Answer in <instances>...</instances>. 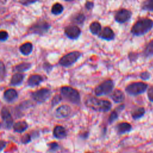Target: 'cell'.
Masks as SVG:
<instances>
[{
    "label": "cell",
    "instance_id": "cell-2",
    "mask_svg": "<svg viewBox=\"0 0 153 153\" xmlns=\"http://www.w3.org/2000/svg\"><path fill=\"white\" fill-rule=\"evenodd\" d=\"M85 105L93 111L101 112H106L112 108V103L110 101L94 97L88 98L85 101Z\"/></svg>",
    "mask_w": 153,
    "mask_h": 153
},
{
    "label": "cell",
    "instance_id": "cell-28",
    "mask_svg": "<svg viewBox=\"0 0 153 153\" xmlns=\"http://www.w3.org/2000/svg\"><path fill=\"white\" fill-rule=\"evenodd\" d=\"M63 6L60 3L54 4L51 8V13L54 15H59L63 11Z\"/></svg>",
    "mask_w": 153,
    "mask_h": 153
},
{
    "label": "cell",
    "instance_id": "cell-40",
    "mask_svg": "<svg viewBox=\"0 0 153 153\" xmlns=\"http://www.w3.org/2000/svg\"><path fill=\"white\" fill-rule=\"evenodd\" d=\"M36 1H20V3H22L23 5H29L30 4H32V3H34Z\"/></svg>",
    "mask_w": 153,
    "mask_h": 153
},
{
    "label": "cell",
    "instance_id": "cell-27",
    "mask_svg": "<svg viewBox=\"0 0 153 153\" xmlns=\"http://www.w3.org/2000/svg\"><path fill=\"white\" fill-rule=\"evenodd\" d=\"M31 68V64L29 63H26V62H23L22 63H20L17 65H16L14 68V71L16 72H22L27 71Z\"/></svg>",
    "mask_w": 153,
    "mask_h": 153
},
{
    "label": "cell",
    "instance_id": "cell-20",
    "mask_svg": "<svg viewBox=\"0 0 153 153\" xmlns=\"http://www.w3.org/2000/svg\"><path fill=\"white\" fill-rule=\"evenodd\" d=\"M145 114V109L143 107H136L131 111V116L134 120L142 118Z\"/></svg>",
    "mask_w": 153,
    "mask_h": 153
},
{
    "label": "cell",
    "instance_id": "cell-26",
    "mask_svg": "<svg viewBox=\"0 0 153 153\" xmlns=\"http://www.w3.org/2000/svg\"><path fill=\"white\" fill-rule=\"evenodd\" d=\"M24 78V75L20 73H16L13 75L11 79V84L13 85H18L20 84Z\"/></svg>",
    "mask_w": 153,
    "mask_h": 153
},
{
    "label": "cell",
    "instance_id": "cell-25",
    "mask_svg": "<svg viewBox=\"0 0 153 153\" xmlns=\"http://www.w3.org/2000/svg\"><path fill=\"white\" fill-rule=\"evenodd\" d=\"M89 30L92 34L98 35V34L102 30V26L100 23L98 22H92L89 26Z\"/></svg>",
    "mask_w": 153,
    "mask_h": 153
},
{
    "label": "cell",
    "instance_id": "cell-36",
    "mask_svg": "<svg viewBox=\"0 0 153 153\" xmlns=\"http://www.w3.org/2000/svg\"><path fill=\"white\" fill-rule=\"evenodd\" d=\"M8 37V34L6 31H4V30L0 31V41H6Z\"/></svg>",
    "mask_w": 153,
    "mask_h": 153
},
{
    "label": "cell",
    "instance_id": "cell-23",
    "mask_svg": "<svg viewBox=\"0 0 153 153\" xmlns=\"http://www.w3.org/2000/svg\"><path fill=\"white\" fill-rule=\"evenodd\" d=\"M28 127L27 123L25 121H20L16 123L13 125V129L16 132L22 133L25 131Z\"/></svg>",
    "mask_w": 153,
    "mask_h": 153
},
{
    "label": "cell",
    "instance_id": "cell-11",
    "mask_svg": "<svg viewBox=\"0 0 153 153\" xmlns=\"http://www.w3.org/2000/svg\"><path fill=\"white\" fill-rule=\"evenodd\" d=\"M1 117L4 127L7 128H10L13 124V119L7 108H2L1 110Z\"/></svg>",
    "mask_w": 153,
    "mask_h": 153
},
{
    "label": "cell",
    "instance_id": "cell-21",
    "mask_svg": "<svg viewBox=\"0 0 153 153\" xmlns=\"http://www.w3.org/2000/svg\"><path fill=\"white\" fill-rule=\"evenodd\" d=\"M43 81L42 77L39 75H31L28 80L27 84L30 87H35L39 85Z\"/></svg>",
    "mask_w": 153,
    "mask_h": 153
},
{
    "label": "cell",
    "instance_id": "cell-30",
    "mask_svg": "<svg viewBox=\"0 0 153 153\" xmlns=\"http://www.w3.org/2000/svg\"><path fill=\"white\" fill-rule=\"evenodd\" d=\"M5 76V68L3 62L0 61V80H2Z\"/></svg>",
    "mask_w": 153,
    "mask_h": 153
},
{
    "label": "cell",
    "instance_id": "cell-18",
    "mask_svg": "<svg viewBox=\"0 0 153 153\" xmlns=\"http://www.w3.org/2000/svg\"><path fill=\"white\" fill-rule=\"evenodd\" d=\"M85 16L82 13L75 14L71 18V22L74 25H82L85 20Z\"/></svg>",
    "mask_w": 153,
    "mask_h": 153
},
{
    "label": "cell",
    "instance_id": "cell-19",
    "mask_svg": "<svg viewBox=\"0 0 153 153\" xmlns=\"http://www.w3.org/2000/svg\"><path fill=\"white\" fill-rule=\"evenodd\" d=\"M124 107H125V106L124 104L120 105L118 107L116 108V109H114V111L111 112V113L110 114L109 118H108V122L109 124L114 123L118 118V115H119V112H120L121 111H123L124 109Z\"/></svg>",
    "mask_w": 153,
    "mask_h": 153
},
{
    "label": "cell",
    "instance_id": "cell-37",
    "mask_svg": "<svg viewBox=\"0 0 153 153\" xmlns=\"http://www.w3.org/2000/svg\"><path fill=\"white\" fill-rule=\"evenodd\" d=\"M48 146H49V148H50V149L51 150V151H56L59 148V145L56 142H51L48 144Z\"/></svg>",
    "mask_w": 153,
    "mask_h": 153
},
{
    "label": "cell",
    "instance_id": "cell-8",
    "mask_svg": "<svg viewBox=\"0 0 153 153\" xmlns=\"http://www.w3.org/2000/svg\"><path fill=\"white\" fill-rule=\"evenodd\" d=\"M132 16V13L129 10L126 8H121L118 10L115 15V20L120 24H123L130 20Z\"/></svg>",
    "mask_w": 153,
    "mask_h": 153
},
{
    "label": "cell",
    "instance_id": "cell-39",
    "mask_svg": "<svg viewBox=\"0 0 153 153\" xmlns=\"http://www.w3.org/2000/svg\"><path fill=\"white\" fill-rule=\"evenodd\" d=\"M6 146V142L4 140H0V151L3 150Z\"/></svg>",
    "mask_w": 153,
    "mask_h": 153
},
{
    "label": "cell",
    "instance_id": "cell-13",
    "mask_svg": "<svg viewBox=\"0 0 153 153\" xmlns=\"http://www.w3.org/2000/svg\"><path fill=\"white\" fill-rule=\"evenodd\" d=\"M98 37L106 41H111L115 38V35L114 30L109 27H105L98 34Z\"/></svg>",
    "mask_w": 153,
    "mask_h": 153
},
{
    "label": "cell",
    "instance_id": "cell-5",
    "mask_svg": "<svg viewBox=\"0 0 153 153\" xmlns=\"http://www.w3.org/2000/svg\"><path fill=\"white\" fill-rule=\"evenodd\" d=\"M148 84L143 82H134L129 84L126 88V92L131 96H137L146 91Z\"/></svg>",
    "mask_w": 153,
    "mask_h": 153
},
{
    "label": "cell",
    "instance_id": "cell-32",
    "mask_svg": "<svg viewBox=\"0 0 153 153\" xmlns=\"http://www.w3.org/2000/svg\"><path fill=\"white\" fill-rule=\"evenodd\" d=\"M21 141L22 143L27 144L31 141V136L28 133H26L22 136L21 139Z\"/></svg>",
    "mask_w": 153,
    "mask_h": 153
},
{
    "label": "cell",
    "instance_id": "cell-41",
    "mask_svg": "<svg viewBox=\"0 0 153 153\" xmlns=\"http://www.w3.org/2000/svg\"><path fill=\"white\" fill-rule=\"evenodd\" d=\"M0 127H1V123H0Z\"/></svg>",
    "mask_w": 153,
    "mask_h": 153
},
{
    "label": "cell",
    "instance_id": "cell-35",
    "mask_svg": "<svg viewBox=\"0 0 153 153\" xmlns=\"http://www.w3.org/2000/svg\"><path fill=\"white\" fill-rule=\"evenodd\" d=\"M147 96L149 100L153 102V86H151L147 90Z\"/></svg>",
    "mask_w": 153,
    "mask_h": 153
},
{
    "label": "cell",
    "instance_id": "cell-16",
    "mask_svg": "<svg viewBox=\"0 0 153 153\" xmlns=\"http://www.w3.org/2000/svg\"><path fill=\"white\" fill-rule=\"evenodd\" d=\"M54 136L59 139H64L67 133L66 129L62 126H56L53 130Z\"/></svg>",
    "mask_w": 153,
    "mask_h": 153
},
{
    "label": "cell",
    "instance_id": "cell-15",
    "mask_svg": "<svg viewBox=\"0 0 153 153\" xmlns=\"http://www.w3.org/2000/svg\"><path fill=\"white\" fill-rule=\"evenodd\" d=\"M132 127L131 126L126 122H122L118 124L116 127L115 129L118 134H124L126 133H128L131 130Z\"/></svg>",
    "mask_w": 153,
    "mask_h": 153
},
{
    "label": "cell",
    "instance_id": "cell-24",
    "mask_svg": "<svg viewBox=\"0 0 153 153\" xmlns=\"http://www.w3.org/2000/svg\"><path fill=\"white\" fill-rule=\"evenodd\" d=\"M20 51L25 56L29 55L31 53L33 50V45L30 42H26L22 44L20 48Z\"/></svg>",
    "mask_w": 153,
    "mask_h": 153
},
{
    "label": "cell",
    "instance_id": "cell-14",
    "mask_svg": "<svg viewBox=\"0 0 153 153\" xmlns=\"http://www.w3.org/2000/svg\"><path fill=\"white\" fill-rule=\"evenodd\" d=\"M110 97L111 99L117 103H121L125 99V95L124 93L120 89H115L112 91Z\"/></svg>",
    "mask_w": 153,
    "mask_h": 153
},
{
    "label": "cell",
    "instance_id": "cell-12",
    "mask_svg": "<svg viewBox=\"0 0 153 153\" xmlns=\"http://www.w3.org/2000/svg\"><path fill=\"white\" fill-rule=\"evenodd\" d=\"M72 112L71 108L66 105H63L58 107L55 111V116L57 118H65L70 115Z\"/></svg>",
    "mask_w": 153,
    "mask_h": 153
},
{
    "label": "cell",
    "instance_id": "cell-3",
    "mask_svg": "<svg viewBox=\"0 0 153 153\" xmlns=\"http://www.w3.org/2000/svg\"><path fill=\"white\" fill-rule=\"evenodd\" d=\"M60 93L64 98L71 103L76 105L80 103L81 96L77 90L69 86H63L60 88Z\"/></svg>",
    "mask_w": 153,
    "mask_h": 153
},
{
    "label": "cell",
    "instance_id": "cell-22",
    "mask_svg": "<svg viewBox=\"0 0 153 153\" xmlns=\"http://www.w3.org/2000/svg\"><path fill=\"white\" fill-rule=\"evenodd\" d=\"M144 57L148 58L153 56V39L148 42L144 47L142 52Z\"/></svg>",
    "mask_w": 153,
    "mask_h": 153
},
{
    "label": "cell",
    "instance_id": "cell-29",
    "mask_svg": "<svg viewBox=\"0 0 153 153\" xmlns=\"http://www.w3.org/2000/svg\"><path fill=\"white\" fill-rule=\"evenodd\" d=\"M142 9L148 11H153V0H148L143 2Z\"/></svg>",
    "mask_w": 153,
    "mask_h": 153
},
{
    "label": "cell",
    "instance_id": "cell-17",
    "mask_svg": "<svg viewBox=\"0 0 153 153\" xmlns=\"http://www.w3.org/2000/svg\"><path fill=\"white\" fill-rule=\"evenodd\" d=\"M17 93L13 88L7 90L4 93V97L5 100L8 102H12L17 97Z\"/></svg>",
    "mask_w": 153,
    "mask_h": 153
},
{
    "label": "cell",
    "instance_id": "cell-6",
    "mask_svg": "<svg viewBox=\"0 0 153 153\" xmlns=\"http://www.w3.org/2000/svg\"><path fill=\"white\" fill-rule=\"evenodd\" d=\"M114 87V82L112 79H106L94 89V93L97 96L107 95L112 93Z\"/></svg>",
    "mask_w": 153,
    "mask_h": 153
},
{
    "label": "cell",
    "instance_id": "cell-33",
    "mask_svg": "<svg viewBox=\"0 0 153 153\" xmlns=\"http://www.w3.org/2000/svg\"><path fill=\"white\" fill-rule=\"evenodd\" d=\"M62 97L60 95H56L52 99L51 101V104L53 106H55L56 105H57L59 103H60L62 100Z\"/></svg>",
    "mask_w": 153,
    "mask_h": 153
},
{
    "label": "cell",
    "instance_id": "cell-4",
    "mask_svg": "<svg viewBox=\"0 0 153 153\" xmlns=\"http://www.w3.org/2000/svg\"><path fill=\"white\" fill-rule=\"evenodd\" d=\"M81 56V53L78 51L70 52L62 56L59 60V63L65 68L70 67L75 64L79 59Z\"/></svg>",
    "mask_w": 153,
    "mask_h": 153
},
{
    "label": "cell",
    "instance_id": "cell-9",
    "mask_svg": "<svg viewBox=\"0 0 153 153\" xmlns=\"http://www.w3.org/2000/svg\"><path fill=\"white\" fill-rule=\"evenodd\" d=\"M51 95V91L47 88H42L32 93L33 99L39 103H42L47 100Z\"/></svg>",
    "mask_w": 153,
    "mask_h": 153
},
{
    "label": "cell",
    "instance_id": "cell-1",
    "mask_svg": "<svg viewBox=\"0 0 153 153\" xmlns=\"http://www.w3.org/2000/svg\"><path fill=\"white\" fill-rule=\"evenodd\" d=\"M153 27V20L149 18H141L137 20L131 27V33L136 36L146 34Z\"/></svg>",
    "mask_w": 153,
    "mask_h": 153
},
{
    "label": "cell",
    "instance_id": "cell-10",
    "mask_svg": "<svg viewBox=\"0 0 153 153\" xmlns=\"http://www.w3.org/2000/svg\"><path fill=\"white\" fill-rule=\"evenodd\" d=\"M65 35L69 39L75 40L77 39L81 34V30L78 26L69 25L64 29Z\"/></svg>",
    "mask_w": 153,
    "mask_h": 153
},
{
    "label": "cell",
    "instance_id": "cell-31",
    "mask_svg": "<svg viewBox=\"0 0 153 153\" xmlns=\"http://www.w3.org/2000/svg\"><path fill=\"white\" fill-rule=\"evenodd\" d=\"M139 76L142 80L146 81L151 78V74L148 71H143L140 74Z\"/></svg>",
    "mask_w": 153,
    "mask_h": 153
},
{
    "label": "cell",
    "instance_id": "cell-7",
    "mask_svg": "<svg viewBox=\"0 0 153 153\" xmlns=\"http://www.w3.org/2000/svg\"><path fill=\"white\" fill-rule=\"evenodd\" d=\"M50 27L48 23L44 20H39L29 27V32L33 34L42 35L47 33Z\"/></svg>",
    "mask_w": 153,
    "mask_h": 153
},
{
    "label": "cell",
    "instance_id": "cell-34",
    "mask_svg": "<svg viewBox=\"0 0 153 153\" xmlns=\"http://www.w3.org/2000/svg\"><path fill=\"white\" fill-rule=\"evenodd\" d=\"M138 57H139V54L137 53L131 52L128 54V59L130 60V62H131L136 61Z\"/></svg>",
    "mask_w": 153,
    "mask_h": 153
},
{
    "label": "cell",
    "instance_id": "cell-38",
    "mask_svg": "<svg viewBox=\"0 0 153 153\" xmlns=\"http://www.w3.org/2000/svg\"><path fill=\"white\" fill-rule=\"evenodd\" d=\"M94 7V2L91 1H87L85 4V7L87 10H91Z\"/></svg>",
    "mask_w": 153,
    "mask_h": 153
}]
</instances>
